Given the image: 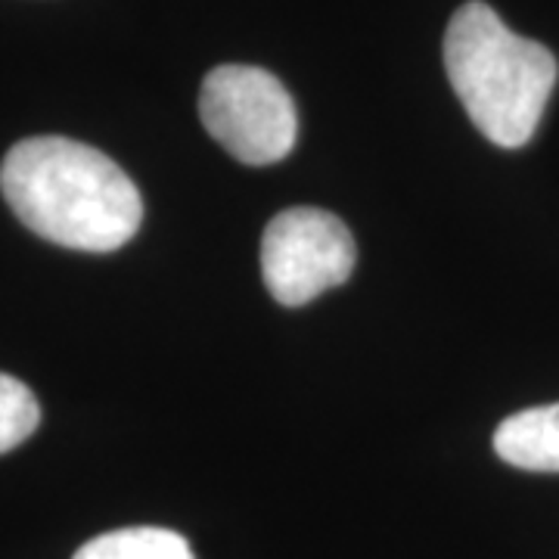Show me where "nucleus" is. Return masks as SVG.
Listing matches in <instances>:
<instances>
[{
	"label": "nucleus",
	"instance_id": "6",
	"mask_svg": "<svg viewBox=\"0 0 559 559\" xmlns=\"http://www.w3.org/2000/svg\"><path fill=\"white\" fill-rule=\"evenodd\" d=\"M72 559H193L183 535L156 525L119 528L87 540Z\"/></svg>",
	"mask_w": 559,
	"mask_h": 559
},
{
	"label": "nucleus",
	"instance_id": "1",
	"mask_svg": "<svg viewBox=\"0 0 559 559\" xmlns=\"http://www.w3.org/2000/svg\"><path fill=\"white\" fill-rule=\"evenodd\" d=\"M0 193L32 234L79 252H116L143 221L134 180L69 138L20 140L0 165Z\"/></svg>",
	"mask_w": 559,
	"mask_h": 559
},
{
	"label": "nucleus",
	"instance_id": "4",
	"mask_svg": "<svg viewBox=\"0 0 559 559\" xmlns=\"http://www.w3.org/2000/svg\"><path fill=\"white\" fill-rule=\"evenodd\" d=\"M352 230L336 215L299 205L286 209L264 227L261 237V274L267 293L299 308L320 293L342 286L355 271Z\"/></svg>",
	"mask_w": 559,
	"mask_h": 559
},
{
	"label": "nucleus",
	"instance_id": "7",
	"mask_svg": "<svg viewBox=\"0 0 559 559\" xmlns=\"http://www.w3.org/2000/svg\"><path fill=\"white\" fill-rule=\"evenodd\" d=\"M40 423L38 399L10 373H0V454L20 448Z\"/></svg>",
	"mask_w": 559,
	"mask_h": 559
},
{
	"label": "nucleus",
	"instance_id": "3",
	"mask_svg": "<svg viewBox=\"0 0 559 559\" xmlns=\"http://www.w3.org/2000/svg\"><path fill=\"white\" fill-rule=\"evenodd\" d=\"M200 119L221 146L246 165L286 159L299 138L289 91L259 66H218L200 91Z\"/></svg>",
	"mask_w": 559,
	"mask_h": 559
},
{
	"label": "nucleus",
	"instance_id": "5",
	"mask_svg": "<svg viewBox=\"0 0 559 559\" xmlns=\"http://www.w3.org/2000/svg\"><path fill=\"white\" fill-rule=\"evenodd\" d=\"M503 463L528 473H559V404L528 407L507 417L495 432Z\"/></svg>",
	"mask_w": 559,
	"mask_h": 559
},
{
	"label": "nucleus",
	"instance_id": "2",
	"mask_svg": "<svg viewBox=\"0 0 559 559\" xmlns=\"http://www.w3.org/2000/svg\"><path fill=\"white\" fill-rule=\"evenodd\" d=\"M444 69L469 121L503 150L535 138L559 72L544 44L510 32L481 0L463 3L448 22Z\"/></svg>",
	"mask_w": 559,
	"mask_h": 559
}]
</instances>
